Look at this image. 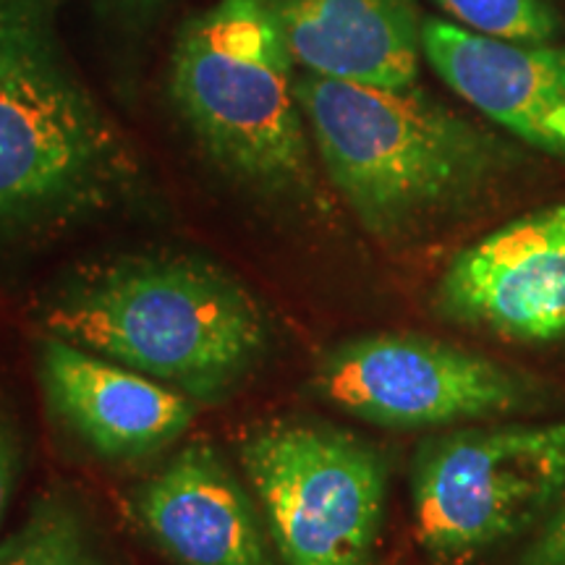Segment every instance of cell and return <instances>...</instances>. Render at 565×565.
<instances>
[{"instance_id": "obj_1", "label": "cell", "mask_w": 565, "mask_h": 565, "mask_svg": "<svg viewBox=\"0 0 565 565\" xmlns=\"http://www.w3.org/2000/svg\"><path fill=\"white\" fill-rule=\"evenodd\" d=\"M45 333L192 398L223 404L273 356L252 288L200 254L129 252L76 267L47 294Z\"/></svg>"}, {"instance_id": "obj_2", "label": "cell", "mask_w": 565, "mask_h": 565, "mask_svg": "<svg viewBox=\"0 0 565 565\" xmlns=\"http://www.w3.org/2000/svg\"><path fill=\"white\" fill-rule=\"evenodd\" d=\"M296 95L330 186L385 246L419 244L471 215L515 162L508 141L416 84L299 71Z\"/></svg>"}, {"instance_id": "obj_3", "label": "cell", "mask_w": 565, "mask_h": 565, "mask_svg": "<svg viewBox=\"0 0 565 565\" xmlns=\"http://www.w3.org/2000/svg\"><path fill=\"white\" fill-rule=\"evenodd\" d=\"M139 183L137 152L63 51L55 0H0V236L79 228Z\"/></svg>"}, {"instance_id": "obj_4", "label": "cell", "mask_w": 565, "mask_h": 565, "mask_svg": "<svg viewBox=\"0 0 565 565\" xmlns=\"http://www.w3.org/2000/svg\"><path fill=\"white\" fill-rule=\"evenodd\" d=\"M296 63L263 0H215L181 26L168 92L207 162L267 207L328 210Z\"/></svg>"}, {"instance_id": "obj_5", "label": "cell", "mask_w": 565, "mask_h": 565, "mask_svg": "<svg viewBox=\"0 0 565 565\" xmlns=\"http://www.w3.org/2000/svg\"><path fill=\"white\" fill-rule=\"evenodd\" d=\"M408 487L424 555L475 563L540 526L565 498V422H477L424 437Z\"/></svg>"}, {"instance_id": "obj_6", "label": "cell", "mask_w": 565, "mask_h": 565, "mask_svg": "<svg viewBox=\"0 0 565 565\" xmlns=\"http://www.w3.org/2000/svg\"><path fill=\"white\" fill-rule=\"evenodd\" d=\"M280 565H377L387 461L364 437L320 419H280L238 445Z\"/></svg>"}, {"instance_id": "obj_7", "label": "cell", "mask_w": 565, "mask_h": 565, "mask_svg": "<svg viewBox=\"0 0 565 565\" xmlns=\"http://www.w3.org/2000/svg\"><path fill=\"white\" fill-rule=\"evenodd\" d=\"M317 398L387 429H450L545 412V380L422 333H366L317 359Z\"/></svg>"}, {"instance_id": "obj_8", "label": "cell", "mask_w": 565, "mask_h": 565, "mask_svg": "<svg viewBox=\"0 0 565 565\" xmlns=\"http://www.w3.org/2000/svg\"><path fill=\"white\" fill-rule=\"evenodd\" d=\"M433 312L508 343H565V202L524 212L463 246L437 278Z\"/></svg>"}, {"instance_id": "obj_9", "label": "cell", "mask_w": 565, "mask_h": 565, "mask_svg": "<svg viewBox=\"0 0 565 565\" xmlns=\"http://www.w3.org/2000/svg\"><path fill=\"white\" fill-rule=\"evenodd\" d=\"M38 380L53 422L103 461L158 456L196 416L183 393L51 333L38 341Z\"/></svg>"}, {"instance_id": "obj_10", "label": "cell", "mask_w": 565, "mask_h": 565, "mask_svg": "<svg viewBox=\"0 0 565 565\" xmlns=\"http://www.w3.org/2000/svg\"><path fill=\"white\" fill-rule=\"evenodd\" d=\"M141 534L175 565H280L252 490L210 443H189L126 498Z\"/></svg>"}, {"instance_id": "obj_11", "label": "cell", "mask_w": 565, "mask_h": 565, "mask_svg": "<svg viewBox=\"0 0 565 565\" xmlns=\"http://www.w3.org/2000/svg\"><path fill=\"white\" fill-rule=\"evenodd\" d=\"M422 55L487 121L565 158V47L484 38L424 19Z\"/></svg>"}, {"instance_id": "obj_12", "label": "cell", "mask_w": 565, "mask_h": 565, "mask_svg": "<svg viewBox=\"0 0 565 565\" xmlns=\"http://www.w3.org/2000/svg\"><path fill=\"white\" fill-rule=\"evenodd\" d=\"M296 68L370 87L419 79L422 24L414 0H263Z\"/></svg>"}, {"instance_id": "obj_13", "label": "cell", "mask_w": 565, "mask_h": 565, "mask_svg": "<svg viewBox=\"0 0 565 565\" xmlns=\"http://www.w3.org/2000/svg\"><path fill=\"white\" fill-rule=\"evenodd\" d=\"M0 565H105V555L76 494L51 487L0 542Z\"/></svg>"}, {"instance_id": "obj_14", "label": "cell", "mask_w": 565, "mask_h": 565, "mask_svg": "<svg viewBox=\"0 0 565 565\" xmlns=\"http://www.w3.org/2000/svg\"><path fill=\"white\" fill-rule=\"evenodd\" d=\"M466 30L484 38L545 45L557 34V17L547 0H435Z\"/></svg>"}, {"instance_id": "obj_15", "label": "cell", "mask_w": 565, "mask_h": 565, "mask_svg": "<svg viewBox=\"0 0 565 565\" xmlns=\"http://www.w3.org/2000/svg\"><path fill=\"white\" fill-rule=\"evenodd\" d=\"M21 469H24V429L11 406L0 401V524L17 492Z\"/></svg>"}, {"instance_id": "obj_16", "label": "cell", "mask_w": 565, "mask_h": 565, "mask_svg": "<svg viewBox=\"0 0 565 565\" xmlns=\"http://www.w3.org/2000/svg\"><path fill=\"white\" fill-rule=\"evenodd\" d=\"M513 565H565V498L553 513L536 526Z\"/></svg>"}, {"instance_id": "obj_17", "label": "cell", "mask_w": 565, "mask_h": 565, "mask_svg": "<svg viewBox=\"0 0 565 565\" xmlns=\"http://www.w3.org/2000/svg\"><path fill=\"white\" fill-rule=\"evenodd\" d=\"M113 3H116L118 9L126 11V13L141 17V13H150L154 9H160V6H166L168 0H113Z\"/></svg>"}]
</instances>
